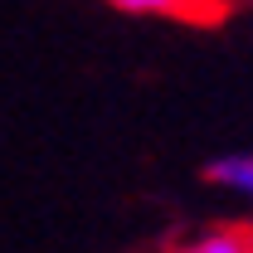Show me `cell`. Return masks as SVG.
<instances>
[{
	"mask_svg": "<svg viewBox=\"0 0 253 253\" xmlns=\"http://www.w3.org/2000/svg\"><path fill=\"white\" fill-rule=\"evenodd\" d=\"M205 180L210 185L229 190L239 200H253V151H229V156H214L205 166Z\"/></svg>",
	"mask_w": 253,
	"mask_h": 253,
	"instance_id": "1",
	"label": "cell"
},
{
	"mask_svg": "<svg viewBox=\"0 0 253 253\" xmlns=\"http://www.w3.org/2000/svg\"><path fill=\"white\" fill-rule=\"evenodd\" d=\"M112 10L126 15H166V20H190L195 15V0H107Z\"/></svg>",
	"mask_w": 253,
	"mask_h": 253,
	"instance_id": "2",
	"label": "cell"
},
{
	"mask_svg": "<svg viewBox=\"0 0 253 253\" xmlns=\"http://www.w3.org/2000/svg\"><path fill=\"white\" fill-rule=\"evenodd\" d=\"M253 239H244L239 229H205L200 239H190V253H249Z\"/></svg>",
	"mask_w": 253,
	"mask_h": 253,
	"instance_id": "3",
	"label": "cell"
}]
</instances>
